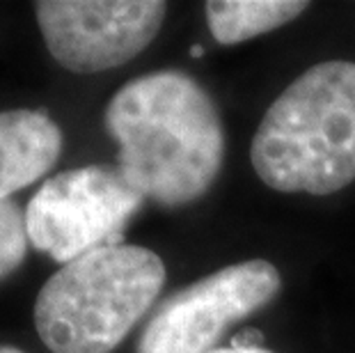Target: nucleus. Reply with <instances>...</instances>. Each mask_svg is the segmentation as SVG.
Returning <instances> with one entry per match:
<instances>
[{"label": "nucleus", "instance_id": "f257e3e1", "mask_svg": "<svg viewBox=\"0 0 355 353\" xmlns=\"http://www.w3.org/2000/svg\"><path fill=\"white\" fill-rule=\"evenodd\" d=\"M117 168L145 200L186 207L214 186L225 161L216 101L193 76L163 69L128 80L103 112Z\"/></svg>", "mask_w": 355, "mask_h": 353}, {"label": "nucleus", "instance_id": "f03ea898", "mask_svg": "<svg viewBox=\"0 0 355 353\" xmlns=\"http://www.w3.org/2000/svg\"><path fill=\"white\" fill-rule=\"evenodd\" d=\"M250 161L268 189L330 195L355 182V62L314 64L263 112Z\"/></svg>", "mask_w": 355, "mask_h": 353}, {"label": "nucleus", "instance_id": "7ed1b4c3", "mask_svg": "<svg viewBox=\"0 0 355 353\" xmlns=\"http://www.w3.org/2000/svg\"><path fill=\"white\" fill-rule=\"evenodd\" d=\"M165 264L142 246L110 243L62 264L40 289L35 328L53 353H110L152 310Z\"/></svg>", "mask_w": 355, "mask_h": 353}, {"label": "nucleus", "instance_id": "20e7f679", "mask_svg": "<svg viewBox=\"0 0 355 353\" xmlns=\"http://www.w3.org/2000/svg\"><path fill=\"white\" fill-rule=\"evenodd\" d=\"M142 193L117 165H87L49 177L26 207L28 239L58 264L101 246L122 243V230Z\"/></svg>", "mask_w": 355, "mask_h": 353}, {"label": "nucleus", "instance_id": "39448f33", "mask_svg": "<svg viewBox=\"0 0 355 353\" xmlns=\"http://www.w3.org/2000/svg\"><path fill=\"white\" fill-rule=\"evenodd\" d=\"M279 289L282 277L266 259L225 266L165 298L142 330L138 353H211L225 330L266 307Z\"/></svg>", "mask_w": 355, "mask_h": 353}, {"label": "nucleus", "instance_id": "423d86ee", "mask_svg": "<svg viewBox=\"0 0 355 353\" xmlns=\"http://www.w3.org/2000/svg\"><path fill=\"white\" fill-rule=\"evenodd\" d=\"M161 0H42L35 17L53 60L73 74L122 67L156 40Z\"/></svg>", "mask_w": 355, "mask_h": 353}, {"label": "nucleus", "instance_id": "0eeeda50", "mask_svg": "<svg viewBox=\"0 0 355 353\" xmlns=\"http://www.w3.org/2000/svg\"><path fill=\"white\" fill-rule=\"evenodd\" d=\"M62 147V131L44 110L0 112V200L49 175Z\"/></svg>", "mask_w": 355, "mask_h": 353}, {"label": "nucleus", "instance_id": "6e6552de", "mask_svg": "<svg viewBox=\"0 0 355 353\" xmlns=\"http://www.w3.org/2000/svg\"><path fill=\"white\" fill-rule=\"evenodd\" d=\"M309 3L298 0H211L207 3V21L218 44L234 46L252 37L273 33L298 19Z\"/></svg>", "mask_w": 355, "mask_h": 353}, {"label": "nucleus", "instance_id": "1a4fd4ad", "mask_svg": "<svg viewBox=\"0 0 355 353\" xmlns=\"http://www.w3.org/2000/svg\"><path fill=\"white\" fill-rule=\"evenodd\" d=\"M26 212L12 200H0V280L24 264L28 252Z\"/></svg>", "mask_w": 355, "mask_h": 353}, {"label": "nucleus", "instance_id": "9d476101", "mask_svg": "<svg viewBox=\"0 0 355 353\" xmlns=\"http://www.w3.org/2000/svg\"><path fill=\"white\" fill-rule=\"evenodd\" d=\"M211 353H273L263 347H250V349H239V347H223V349H214Z\"/></svg>", "mask_w": 355, "mask_h": 353}, {"label": "nucleus", "instance_id": "9b49d317", "mask_svg": "<svg viewBox=\"0 0 355 353\" xmlns=\"http://www.w3.org/2000/svg\"><path fill=\"white\" fill-rule=\"evenodd\" d=\"M0 353H24L17 347H10V344H0Z\"/></svg>", "mask_w": 355, "mask_h": 353}, {"label": "nucleus", "instance_id": "f8f14e48", "mask_svg": "<svg viewBox=\"0 0 355 353\" xmlns=\"http://www.w3.org/2000/svg\"><path fill=\"white\" fill-rule=\"evenodd\" d=\"M191 55H193V58H202V55H204V49L200 46V44H195V46L191 49Z\"/></svg>", "mask_w": 355, "mask_h": 353}]
</instances>
